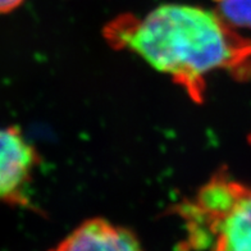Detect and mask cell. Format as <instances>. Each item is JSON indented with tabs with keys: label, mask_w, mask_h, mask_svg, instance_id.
Returning a JSON list of instances; mask_svg holds the SVG:
<instances>
[{
	"label": "cell",
	"mask_w": 251,
	"mask_h": 251,
	"mask_svg": "<svg viewBox=\"0 0 251 251\" xmlns=\"http://www.w3.org/2000/svg\"><path fill=\"white\" fill-rule=\"evenodd\" d=\"M104 39L167 75L195 102L204 100L213 72L240 81L251 77V40L215 10L164 4L142 17L122 14L105 25Z\"/></svg>",
	"instance_id": "obj_1"
},
{
	"label": "cell",
	"mask_w": 251,
	"mask_h": 251,
	"mask_svg": "<svg viewBox=\"0 0 251 251\" xmlns=\"http://www.w3.org/2000/svg\"><path fill=\"white\" fill-rule=\"evenodd\" d=\"M183 236L177 251H251V186L218 171L173 208Z\"/></svg>",
	"instance_id": "obj_2"
},
{
	"label": "cell",
	"mask_w": 251,
	"mask_h": 251,
	"mask_svg": "<svg viewBox=\"0 0 251 251\" xmlns=\"http://www.w3.org/2000/svg\"><path fill=\"white\" fill-rule=\"evenodd\" d=\"M39 155L16 127L0 128V202L24 204Z\"/></svg>",
	"instance_id": "obj_3"
},
{
	"label": "cell",
	"mask_w": 251,
	"mask_h": 251,
	"mask_svg": "<svg viewBox=\"0 0 251 251\" xmlns=\"http://www.w3.org/2000/svg\"><path fill=\"white\" fill-rule=\"evenodd\" d=\"M51 251H142L132 232L102 218L82 222Z\"/></svg>",
	"instance_id": "obj_4"
},
{
	"label": "cell",
	"mask_w": 251,
	"mask_h": 251,
	"mask_svg": "<svg viewBox=\"0 0 251 251\" xmlns=\"http://www.w3.org/2000/svg\"><path fill=\"white\" fill-rule=\"evenodd\" d=\"M217 13L235 28L251 30V0H214Z\"/></svg>",
	"instance_id": "obj_5"
},
{
	"label": "cell",
	"mask_w": 251,
	"mask_h": 251,
	"mask_svg": "<svg viewBox=\"0 0 251 251\" xmlns=\"http://www.w3.org/2000/svg\"><path fill=\"white\" fill-rule=\"evenodd\" d=\"M25 0H0V14L12 12L18 8Z\"/></svg>",
	"instance_id": "obj_6"
},
{
	"label": "cell",
	"mask_w": 251,
	"mask_h": 251,
	"mask_svg": "<svg viewBox=\"0 0 251 251\" xmlns=\"http://www.w3.org/2000/svg\"><path fill=\"white\" fill-rule=\"evenodd\" d=\"M249 142H250V145H251V133L249 135Z\"/></svg>",
	"instance_id": "obj_7"
}]
</instances>
